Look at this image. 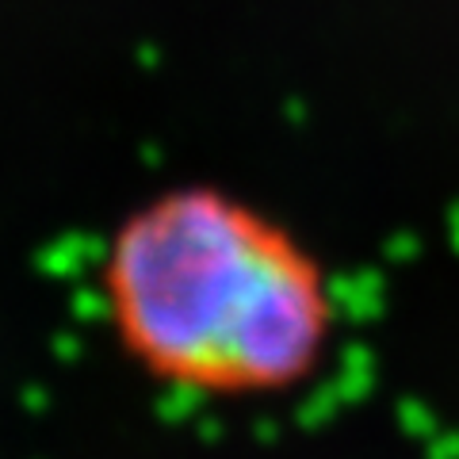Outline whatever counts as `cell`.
Segmentation results:
<instances>
[{
	"mask_svg": "<svg viewBox=\"0 0 459 459\" xmlns=\"http://www.w3.org/2000/svg\"><path fill=\"white\" fill-rule=\"evenodd\" d=\"M104 303L150 379L219 402L299 391L337 337L322 256L214 184L169 188L126 214L104 256Z\"/></svg>",
	"mask_w": 459,
	"mask_h": 459,
	"instance_id": "cell-1",
	"label": "cell"
}]
</instances>
